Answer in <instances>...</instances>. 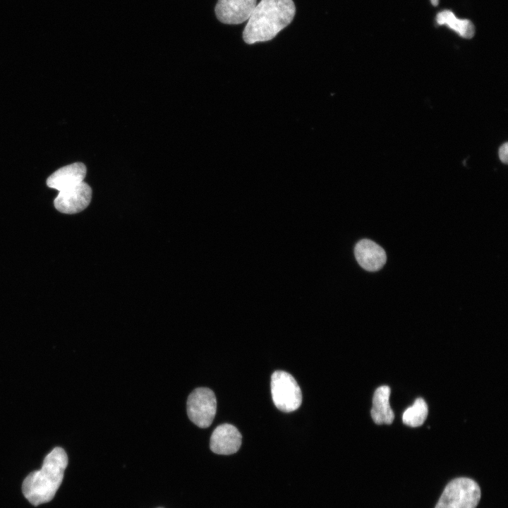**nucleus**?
Returning <instances> with one entry per match:
<instances>
[{
    "label": "nucleus",
    "instance_id": "f257e3e1",
    "mask_svg": "<svg viewBox=\"0 0 508 508\" xmlns=\"http://www.w3.org/2000/svg\"><path fill=\"white\" fill-rule=\"evenodd\" d=\"M296 13L292 0H261L256 4L243 32L248 44L269 41L290 24Z\"/></svg>",
    "mask_w": 508,
    "mask_h": 508
},
{
    "label": "nucleus",
    "instance_id": "f03ea898",
    "mask_svg": "<svg viewBox=\"0 0 508 508\" xmlns=\"http://www.w3.org/2000/svg\"><path fill=\"white\" fill-rule=\"evenodd\" d=\"M67 464L64 449L54 448L45 456L42 468L25 478L22 490L25 498L35 506L52 500L62 482Z\"/></svg>",
    "mask_w": 508,
    "mask_h": 508
},
{
    "label": "nucleus",
    "instance_id": "7ed1b4c3",
    "mask_svg": "<svg viewBox=\"0 0 508 508\" xmlns=\"http://www.w3.org/2000/svg\"><path fill=\"white\" fill-rule=\"evenodd\" d=\"M480 488L468 478H457L444 489L435 508H476L480 500Z\"/></svg>",
    "mask_w": 508,
    "mask_h": 508
},
{
    "label": "nucleus",
    "instance_id": "20e7f679",
    "mask_svg": "<svg viewBox=\"0 0 508 508\" xmlns=\"http://www.w3.org/2000/svg\"><path fill=\"white\" fill-rule=\"evenodd\" d=\"M271 393L275 406L282 411L291 412L302 403L301 389L289 373L277 370L271 377Z\"/></svg>",
    "mask_w": 508,
    "mask_h": 508
},
{
    "label": "nucleus",
    "instance_id": "39448f33",
    "mask_svg": "<svg viewBox=\"0 0 508 508\" xmlns=\"http://www.w3.org/2000/svg\"><path fill=\"white\" fill-rule=\"evenodd\" d=\"M187 414L198 427L207 428L212 424L217 411V399L213 391L207 387L195 389L187 399Z\"/></svg>",
    "mask_w": 508,
    "mask_h": 508
},
{
    "label": "nucleus",
    "instance_id": "423d86ee",
    "mask_svg": "<svg viewBox=\"0 0 508 508\" xmlns=\"http://www.w3.org/2000/svg\"><path fill=\"white\" fill-rule=\"evenodd\" d=\"M92 198L90 186L83 181L80 183L59 191L54 199L55 208L64 214H75L84 210Z\"/></svg>",
    "mask_w": 508,
    "mask_h": 508
},
{
    "label": "nucleus",
    "instance_id": "0eeeda50",
    "mask_svg": "<svg viewBox=\"0 0 508 508\" xmlns=\"http://www.w3.org/2000/svg\"><path fill=\"white\" fill-rule=\"evenodd\" d=\"M257 0H218L215 14L225 24H241L249 18Z\"/></svg>",
    "mask_w": 508,
    "mask_h": 508
},
{
    "label": "nucleus",
    "instance_id": "6e6552de",
    "mask_svg": "<svg viewBox=\"0 0 508 508\" xmlns=\"http://www.w3.org/2000/svg\"><path fill=\"white\" fill-rule=\"evenodd\" d=\"M242 436L233 425L224 423L218 425L212 432L210 447L215 454L229 455L240 449Z\"/></svg>",
    "mask_w": 508,
    "mask_h": 508
},
{
    "label": "nucleus",
    "instance_id": "1a4fd4ad",
    "mask_svg": "<svg viewBox=\"0 0 508 508\" xmlns=\"http://www.w3.org/2000/svg\"><path fill=\"white\" fill-rule=\"evenodd\" d=\"M354 253L360 266L370 272L379 270L387 260L384 249L369 239L359 241L355 246Z\"/></svg>",
    "mask_w": 508,
    "mask_h": 508
},
{
    "label": "nucleus",
    "instance_id": "9d476101",
    "mask_svg": "<svg viewBox=\"0 0 508 508\" xmlns=\"http://www.w3.org/2000/svg\"><path fill=\"white\" fill-rule=\"evenodd\" d=\"M87 169L83 163L75 162L63 167L47 179L48 187L61 191L84 181Z\"/></svg>",
    "mask_w": 508,
    "mask_h": 508
},
{
    "label": "nucleus",
    "instance_id": "9b49d317",
    "mask_svg": "<svg viewBox=\"0 0 508 508\" xmlns=\"http://www.w3.org/2000/svg\"><path fill=\"white\" fill-rule=\"evenodd\" d=\"M390 388L379 387L374 392L371 416L376 424H391L394 414L389 404Z\"/></svg>",
    "mask_w": 508,
    "mask_h": 508
},
{
    "label": "nucleus",
    "instance_id": "f8f14e48",
    "mask_svg": "<svg viewBox=\"0 0 508 508\" xmlns=\"http://www.w3.org/2000/svg\"><path fill=\"white\" fill-rule=\"evenodd\" d=\"M438 25H446L464 38H471L475 33L473 24L467 19H459L449 10L439 12L436 16Z\"/></svg>",
    "mask_w": 508,
    "mask_h": 508
},
{
    "label": "nucleus",
    "instance_id": "ddd939ff",
    "mask_svg": "<svg viewBox=\"0 0 508 508\" xmlns=\"http://www.w3.org/2000/svg\"><path fill=\"white\" fill-rule=\"evenodd\" d=\"M428 412V409L425 401L421 398H418L413 404L404 412L403 422L411 427H418L425 421Z\"/></svg>",
    "mask_w": 508,
    "mask_h": 508
},
{
    "label": "nucleus",
    "instance_id": "4468645a",
    "mask_svg": "<svg viewBox=\"0 0 508 508\" xmlns=\"http://www.w3.org/2000/svg\"><path fill=\"white\" fill-rule=\"evenodd\" d=\"M507 153H508V145L507 143H504L499 149V157L500 160L504 163H507Z\"/></svg>",
    "mask_w": 508,
    "mask_h": 508
},
{
    "label": "nucleus",
    "instance_id": "2eb2a0df",
    "mask_svg": "<svg viewBox=\"0 0 508 508\" xmlns=\"http://www.w3.org/2000/svg\"><path fill=\"white\" fill-rule=\"evenodd\" d=\"M432 4L435 6H437L439 0H430Z\"/></svg>",
    "mask_w": 508,
    "mask_h": 508
}]
</instances>
